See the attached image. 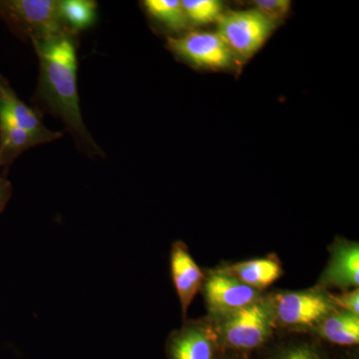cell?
<instances>
[{"mask_svg": "<svg viewBox=\"0 0 359 359\" xmlns=\"http://www.w3.org/2000/svg\"><path fill=\"white\" fill-rule=\"evenodd\" d=\"M11 193H13V186L11 182L6 177L0 176V214L11 199Z\"/></svg>", "mask_w": 359, "mask_h": 359, "instance_id": "44dd1931", "label": "cell"}, {"mask_svg": "<svg viewBox=\"0 0 359 359\" xmlns=\"http://www.w3.org/2000/svg\"><path fill=\"white\" fill-rule=\"evenodd\" d=\"M168 47L179 58L195 67L228 69L235 63L229 47L216 32H190L180 37H169Z\"/></svg>", "mask_w": 359, "mask_h": 359, "instance_id": "8992f818", "label": "cell"}, {"mask_svg": "<svg viewBox=\"0 0 359 359\" xmlns=\"http://www.w3.org/2000/svg\"><path fill=\"white\" fill-rule=\"evenodd\" d=\"M245 285L263 290L283 276V266L275 256L249 259L224 268Z\"/></svg>", "mask_w": 359, "mask_h": 359, "instance_id": "7c38bea8", "label": "cell"}, {"mask_svg": "<svg viewBox=\"0 0 359 359\" xmlns=\"http://www.w3.org/2000/svg\"><path fill=\"white\" fill-rule=\"evenodd\" d=\"M0 126L25 130L39 137L44 143L61 138L62 134L50 131L40 115L16 95L11 85L0 74Z\"/></svg>", "mask_w": 359, "mask_h": 359, "instance_id": "9c48e42d", "label": "cell"}, {"mask_svg": "<svg viewBox=\"0 0 359 359\" xmlns=\"http://www.w3.org/2000/svg\"><path fill=\"white\" fill-rule=\"evenodd\" d=\"M76 36L77 33L69 32L52 39L32 40L39 60L35 102L65 123L81 152L91 157L103 156V151L85 126L80 110Z\"/></svg>", "mask_w": 359, "mask_h": 359, "instance_id": "6da1fadb", "label": "cell"}, {"mask_svg": "<svg viewBox=\"0 0 359 359\" xmlns=\"http://www.w3.org/2000/svg\"><path fill=\"white\" fill-rule=\"evenodd\" d=\"M255 6L257 11L276 22L289 13L292 4L290 0H257Z\"/></svg>", "mask_w": 359, "mask_h": 359, "instance_id": "d6986e66", "label": "cell"}, {"mask_svg": "<svg viewBox=\"0 0 359 359\" xmlns=\"http://www.w3.org/2000/svg\"><path fill=\"white\" fill-rule=\"evenodd\" d=\"M330 259L318 280V287L346 292L358 289L359 283V245L344 238H335L330 248Z\"/></svg>", "mask_w": 359, "mask_h": 359, "instance_id": "30bf717a", "label": "cell"}, {"mask_svg": "<svg viewBox=\"0 0 359 359\" xmlns=\"http://www.w3.org/2000/svg\"><path fill=\"white\" fill-rule=\"evenodd\" d=\"M219 346L208 320H187L167 339L168 359H218Z\"/></svg>", "mask_w": 359, "mask_h": 359, "instance_id": "ba28073f", "label": "cell"}, {"mask_svg": "<svg viewBox=\"0 0 359 359\" xmlns=\"http://www.w3.org/2000/svg\"><path fill=\"white\" fill-rule=\"evenodd\" d=\"M1 167H2V166H1V164H0V168H1Z\"/></svg>", "mask_w": 359, "mask_h": 359, "instance_id": "cb8c5ba5", "label": "cell"}, {"mask_svg": "<svg viewBox=\"0 0 359 359\" xmlns=\"http://www.w3.org/2000/svg\"><path fill=\"white\" fill-rule=\"evenodd\" d=\"M40 144L44 142L29 132L0 126V164L8 167L18 156Z\"/></svg>", "mask_w": 359, "mask_h": 359, "instance_id": "5bb4252c", "label": "cell"}, {"mask_svg": "<svg viewBox=\"0 0 359 359\" xmlns=\"http://www.w3.org/2000/svg\"><path fill=\"white\" fill-rule=\"evenodd\" d=\"M353 359H358V358H353Z\"/></svg>", "mask_w": 359, "mask_h": 359, "instance_id": "603a6c76", "label": "cell"}, {"mask_svg": "<svg viewBox=\"0 0 359 359\" xmlns=\"http://www.w3.org/2000/svg\"><path fill=\"white\" fill-rule=\"evenodd\" d=\"M269 359H328L323 347L311 340H297L276 347Z\"/></svg>", "mask_w": 359, "mask_h": 359, "instance_id": "ac0fdd59", "label": "cell"}, {"mask_svg": "<svg viewBox=\"0 0 359 359\" xmlns=\"http://www.w3.org/2000/svg\"><path fill=\"white\" fill-rule=\"evenodd\" d=\"M170 269L175 290L181 304L183 318H186L188 309L196 294L202 290L205 273L191 256L188 247L182 241L172 244L170 252Z\"/></svg>", "mask_w": 359, "mask_h": 359, "instance_id": "8fae6325", "label": "cell"}, {"mask_svg": "<svg viewBox=\"0 0 359 359\" xmlns=\"http://www.w3.org/2000/svg\"><path fill=\"white\" fill-rule=\"evenodd\" d=\"M218 359H244L243 358H240V356L236 355L235 353H223L221 355H219Z\"/></svg>", "mask_w": 359, "mask_h": 359, "instance_id": "7402d4cb", "label": "cell"}, {"mask_svg": "<svg viewBox=\"0 0 359 359\" xmlns=\"http://www.w3.org/2000/svg\"><path fill=\"white\" fill-rule=\"evenodd\" d=\"M313 332L330 344L342 346H358L359 342L358 314L337 309L327 316Z\"/></svg>", "mask_w": 359, "mask_h": 359, "instance_id": "4fadbf2b", "label": "cell"}, {"mask_svg": "<svg viewBox=\"0 0 359 359\" xmlns=\"http://www.w3.org/2000/svg\"><path fill=\"white\" fill-rule=\"evenodd\" d=\"M269 297L276 327L297 332H313L337 309L332 304L330 292L318 285L299 292H280Z\"/></svg>", "mask_w": 359, "mask_h": 359, "instance_id": "277c9868", "label": "cell"}, {"mask_svg": "<svg viewBox=\"0 0 359 359\" xmlns=\"http://www.w3.org/2000/svg\"><path fill=\"white\" fill-rule=\"evenodd\" d=\"M217 34L223 39L236 60H248L268 41L276 22L257 11H229L217 21Z\"/></svg>", "mask_w": 359, "mask_h": 359, "instance_id": "5b68a950", "label": "cell"}, {"mask_svg": "<svg viewBox=\"0 0 359 359\" xmlns=\"http://www.w3.org/2000/svg\"><path fill=\"white\" fill-rule=\"evenodd\" d=\"M202 290L210 316L244 308L264 297L261 290L245 285L224 268L210 271Z\"/></svg>", "mask_w": 359, "mask_h": 359, "instance_id": "52a82bcc", "label": "cell"}, {"mask_svg": "<svg viewBox=\"0 0 359 359\" xmlns=\"http://www.w3.org/2000/svg\"><path fill=\"white\" fill-rule=\"evenodd\" d=\"M0 18L14 34L30 41L71 32L61 18L59 1L54 0H0Z\"/></svg>", "mask_w": 359, "mask_h": 359, "instance_id": "3957f363", "label": "cell"}, {"mask_svg": "<svg viewBox=\"0 0 359 359\" xmlns=\"http://www.w3.org/2000/svg\"><path fill=\"white\" fill-rule=\"evenodd\" d=\"M59 11L66 27L78 34L95 22L97 4L92 0H62Z\"/></svg>", "mask_w": 359, "mask_h": 359, "instance_id": "9a60e30c", "label": "cell"}, {"mask_svg": "<svg viewBox=\"0 0 359 359\" xmlns=\"http://www.w3.org/2000/svg\"><path fill=\"white\" fill-rule=\"evenodd\" d=\"M219 348L245 353L263 346L276 328L271 297L261 299L244 308L209 316Z\"/></svg>", "mask_w": 359, "mask_h": 359, "instance_id": "7a4b0ae2", "label": "cell"}, {"mask_svg": "<svg viewBox=\"0 0 359 359\" xmlns=\"http://www.w3.org/2000/svg\"><path fill=\"white\" fill-rule=\"evenodd\" d=\"M189 23L208 25L223 15V4L218 0H183L181 1Z\"/></svg>", "mask_w": 359, "mask_h": 359, "instance_id": "e0dca14e", "label": "cell"}, {"mask_svg": "<svg viewBox=\"0 0 359 359\" xmlns=\"http://www.w3.org/2000/svg\"><path fill=\"white\" fill-rule=\"evenodd\" d=\"M330 299H332V304H334L335 308L337 309L359 314L358 289L346 290V292H342V294H330Z\"/></svg>", "mask_w": 359, "mask_h": 359, "instance_id": "ffe728a7", "label": "cell"}, {"mask_svg": "<svg viewBox=\"0 0 359 359\" xmlns=\"http://www.w3.org/2000/svg\"><path fill=\"white\" fill-rule=\"evenodd\" d=\"M143 6L151 18L175 32L188 27L189 20L180 0H145Z\"/></svg>", "mask_w": 359, "mask_h": 359, "instance_id": "2e32d148", "label": "cell"}]
</instances>
